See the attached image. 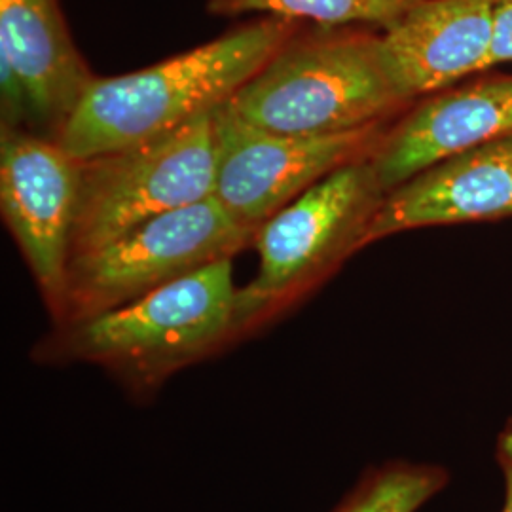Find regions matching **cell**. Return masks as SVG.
Wrapping results in <instances>:
<instances>
[{"label":"cell","mask_w":512,"mask_h":512,"mask_svg":"<svg viewBox=\"0 0 512 512\" xmlns=\"http://www.w3.org/2000/svg\"><path fill=\"white\" fill-rule=\"evenodd\" d=\"M234 258L213 262L120 308L54 325L33 348L38 365H93L137 406L188 366L236 344Z\"/></svg>","instance_id":"6da1fadb"},{"label":"cell","mask_w":512,"mask_h":512,"mask_svg":"<svg viewBox=\"0 0 512 512\" xmlns=\"http://www.w3.org/2000/svg\"><path fill=\"white\" fill-rule=\"evenodd\" d=\"M300 25L266 16L141 71L95 76L55 141L88 160L181 128L224 105Z\"/></svg>","instance_id":"7a4b0ae2"},{"label":"cell","mask_w":512,"mask_h":512,"mask_svg":"<svg viewBox=\"0 0 512 512\" xmlns=\"http://www.w3.org/2000/svg\"><path fill=\"white\" fill-rule=\"evenodd\" d=\"M378 35L302 23L226 105L256 128L289 135L387 124L408 103L385 73Z\"/></svg>","instance_id":"3957f363"},{"label":"cell","mask_w":512,"mask_h":512,"mask_svg":"<svg viewBox=\"0 0 512 512\" xmlns=\"http://www.w3.org/2000/svg\"><path fill=\"white\" fill-rule=\"evenodd\" d=\"M385 192L368 156L338 167L262 222L258 272L239 287L236 344L281 319L368 245Z\"/></svg>","instance_id":"277c9868"},{"label":"cell","mask_w":512,"mask_h":512,"mask_svg":"<svg viewBox=\"0 0 512 512\" xmlns=\"http://www.w3.org/2000/svg\"><path fill=\"white\" fill-rule=\"evenodd\" d=\"M256 230L215 196L152 217L109 243L73 256L59 321L67 325L120 308L184 275L253 245Z\"/></svg>","instance_id":"5b68a950"},{"label":"cell","mask_w":512,"mask_h":512,"mask_svg":"<svg viewBox=\"0 0 512 512\" xmlns=\"http://www.w3.org/2000/svg\"><path fill=\"white\" fill-rule=\"evenodd\" d=\"M215 110L141 145L80 160L71 258L215 194Z\"/></svg>","instance_id":"8992f818"},{"label":"cell","mask_w":512,"mask_h":512,"mask_svg":"<svg viewBox=\"0 0 512 512\" xmlns=\"http://www.w3.org/2000/svg\"><path fill=\"white\" fill-rule=\"evenodd\" d=\"M387 124L330 135L256 128L226 103L215 109V198L234 219L258 228L338 167L370 156Z\"/></svg>","instance_id":"52a82bcc"},{"label":"cell","mask_w":512,"mask_h":512,"mask_svg":"<svg viewBox=\"0 0 512 512\" xmlns=\"http://www.w3.org/2000/svg\"><path fill=\"white\" fill-rule=\"evenodd\" d=\"M80 160L31 129H0V209L38 291L59 321L71 262Z\"/></svg>","instance_id":"ba28073f"},{"label":"cell","mask_w":512,"mask_h":512,"mask_svg":"<svg viewBox=\"0 0 512 512\" xmlns=\"http://www.w3.org/2000/svg\"><path fill=\"white\" fill-rule=\"evenodd\" d=\"M512 135V76H490L421 97L385 129L368 160L385 194L431 165Z\"/></svg>","instance_id":"9c48e42d"},{"label":"cell","mask_w":512,"mask_h":512,"mask_svg":"<svg viewBox=\"0 0 512 512\" xmlns=\"http://www.w3.org/2000/svg\"><path fill=\"white\" fill-rule=\"evenodd\" d=\"M499 0H418L380 31L385 73L408 105L492 67Z\"/></svg>","instance_id":"30bf717a"},{"label":"cell","mask_w":512,"mask_h":512,"mask_svg":"<svg viewBox=\"0 0 512 512\" xmlns=\"http://www.w3.org/2000/svg\"><path fill=\"white\" fill-rule=\"evenodd\" d=\"M512 217V135L431 165L385 194L368 245L425 226Z\"/></svg>","instance_id":"8fae6325"},{"label":"cell","mask_w":512,"mask_h":512,"mask_svg":"<svg viewBox=\"0 0 512 512\" xmlns=\"http://www.w3.org/2000/svg\"><path fill=\"white\" fill-rule=\"evenodd\" d=\"M0 57L27 88L33 131L55 141L95 78L74 46L59 0H0Z\"/></svg>","instance_id":"7c38bea8"},{"label":"cell","mask_w":512,"mask_h":512,"mask_svg":"<svg viewBox=\"0 0 512 512\" xmlns=\"http://www.w3.org/2000/svg\"><path fill=\"white\" fill-rule=\"evenodd\" d=\"M418 0H207L213 16L264 14L321 27H370L385 31Z\"/></svg>","instance_id":"4fadbf2b"},{"label":"cell","mask_w":512,"mask_h":512,"mask_svg":"<svg viewBox=\"0 0 512 512\" xmlns=\"http://www.w3.org/2000/svg\"><path fill=\"white\" fill-rule=\"evenodd\" d=\"M448 484L442 465L391 459L368 467L330 512H418Z\"/></svg>","instance_id":"5bb4252c"},{"label":"cell","mask_w":512,"mask_h":512,"mask_svg":"<svg viewBox=\"0 0 512 512\" xmlns=\"http://www.w3.org/2000/svg\"><path fill=\"white\" fill-rule=\"evenodd\" d=\"M512 63V0H499L494 12L492 67Z\"/></svg>","instance_id":"9a60e30c"},{"label":"cell","mask_w":512,"mask_h":512,"mask_svg":"<svg viewBox=\"0 0 512 512\" xmlns=\"http://www.w3.org/2000/svg\"><path fill=\"white\" fill-rule=\"evenodd\" d=\"M495 459L505 478V507L503 512H512V420L505 423L495 440Z\"/></svg>","instance_id":"2e32d148"}]
</instances>
